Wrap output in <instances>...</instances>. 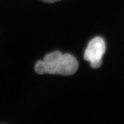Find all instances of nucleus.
Segmentation results:
<instances>
[{
    "instance_id": "obj_1",
    "label": "nucleus",
    "mask_w": 124,
    "mask_h": 124,
    "mask_svg": "<svg viewBox=\"0 0 124 124\" xmlns=\"http://www.w3.org/2000/svg\"><path fill=\"white\" fill-rule=\"evenodd\" d=\"M78 67V62L72 54H63L57 50L46 54L43 60L37 61L35 66V71L39 75L69 76L75 74Z\"/></svg>"
},
{
    "instance_id": "obj_2",
    "label": "nucleus",
    "mask_w": 124,
    "mask_h": 124,
    "mask_svg": "<svg viewBox=\"0 0 124 124\" xmlns=\"http://www.w3.org/2000/svg\"><path fill=\"white\" fill-rule=\"evenodd\" d=\"M106 52V43L100 37H94L90 41L84 53V59L90 63L93 68L101 66L102 57Z\"/></svg>"
},
{
    "instance_id": "obj_3",
    "label": "nucleus",
    "mask_w": 124,
    "mask_h": 124,
    "mask_svg": "<svg viewBox=\"0 0 124 124\" xmlns=\"http://www.w3.org/2000/svg\"><path fill=\"white\" fill-rule=\"evenodd\" d=\"M42 1H44L45 3H49V4H52V3H55V2H57L61 0H41Z\"/></svg>"
}]
</instances>
